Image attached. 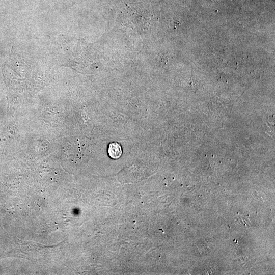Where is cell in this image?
Here are the masks:
<instances>
[{
	"instance_id": "obj_1",
	"label": "cell",
	"mask_w": 275,
	"mask_h": 275,
	"mask_svg": "<svg viewBox=\"0 0 275 275\" xmlns=\"http://www.w3.org/2000/svg\"><path fill=\"white\" fill-rule=\"evenodd\" d=\"M108 153L111 158L113 159L118 158L122 154L121 146L116 142L111 143L108 146Z\"/></svg>"
}]
</instances>
